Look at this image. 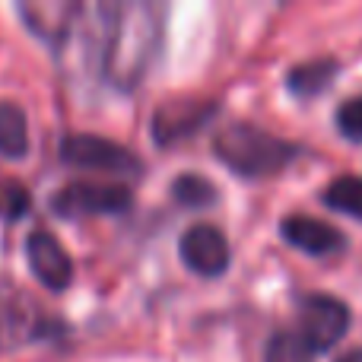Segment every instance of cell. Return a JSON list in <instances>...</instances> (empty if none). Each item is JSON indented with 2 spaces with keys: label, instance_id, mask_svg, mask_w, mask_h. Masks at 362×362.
I'll list each match as a JSON object with an SVG mask.
<instances>
[{
  "label": "cell",
  "instance_id": "6da1fadb",
  "mask_svg": "<svg viewBox=\"0 0 362 362\" xmlns=\"http://www.w3.org/2000/svg\"><path fill=\"white\" fill-rule=\"evenodd\" d=\"M163 6L150 0L112 4L99 57V70L108 86L121 93L140 86V80L163 48Z\"/></svg>",
  "mask_w": 362,
  "mask_h": 362
},
{
  "label": "cell",
  "instance_id": "7a4b0ae2",
  "mask_svg": "<svg viewBox=\"0 0 362 362\" xmlns=\"http://www.w3.org/2000/svg\"><path fill=\"white\" fill-rule=\"evenodd\" d=\"M213 153L238 178H270L299 156V146L261 131L257 124L235 121L213 137Z\"/></svg>",
  "mask_w": 362,
  "mask_h": 362
},
{
  "label": "cell",
  "instance_id": "3957f363",
  "mask_svg": "<svg viewBox=\"0 0 362 362\" xmlns=\"http://www.w3.org/2000/svg\"><path fill=\"white\" fill-rule=\"evenodd\" d=\"M134 194L121 181H70L51 197V210L64 219L76 216H108L131 210Z\"/></svg>",
  "mask_w": 362,
  "mask_h": 362
},
{
  "label": "cell",
  "instance_id": "277c9868",
  "mask_svg": "<svg viewBox=\"0 0 362 362\" xmlns=\"http://www.w3.org/2000/svg\"><path fill=\"white\" fill-rule=\"evenodd\" d=\"M57 150H61L64 163L80 165V169L115 172V175H137L144 169V163L127 146L108 137H95V134H67V137H61Z\"/></svg>",
  "mask_w": 362,
  "mask_h": 362
},
{
  "label": "cell",
  "instance_id": "5b68a950",
  "mask_svg": "<svg viewBox=\"0 0 362 362\" xmlns=\"http://www.w3.org/2000/svg\"><path fill=\"white\" fill-rule=\"evenodd\" d=\"M299 327L302 340L312 346L315 353H325L344 340L346 327H350V308L327 293H312L302 299L299 308Z\"/></svg>",
  "mask_w": 362,
  "mask_h": 362
},
{
  "label": "cell",
  "instance_id": "8992f818",
  "mask_svg": "<svg viewBox=\"0 0 362 362\" xmlns=\"http://www.w3.org/2000/svg\"><path fill=\"white\" fill-rule=\"evenodd\" d=\"M219 112L216 102L206 99H165L153 108L150 131L159 146H172L197 134L206 121H213Z\"/></svg>",
  "mask_w": 362,
  "mask_h": 362
},
{
  "label": "cell",
  "instance_id": "52a82bcc",
  "mask_svg": "<svg viewBox=\"0 0 362 362\" xmlns=\"http://www.w3.org/2000/svg\"><path fill=\"white\" fill-rule=\"evenodd\" d=\"M178 255L187 270L213 280L229 270V238L210 223H194L178 238Z\"/></svg>",
  "mask_w": 362,
  "mask_h": 362
},
{
  "label": "cell",
  "instance_id": "ba28073f",
  "mask_svg": "<svg viewBox=\"0 0 362 362\" xmlns=\"http://www.w3.org/2000/svg\"><path fill=\"white\" fill-rule=\"evenodd\" d=\"M25 261H29L35 280L51 293H61L74 283V261L51 232L35 229L25 235Z\"/></svg>",
  "mask_w": 362,
  "mask_h": 362
},
{
  "label": "cell",
  "instance_id": "9c48e42d",
  "mask_svg": "<svg viewBox=\"0 0 362 362\" xmlns=\"http://www.w3.org/2000/svg\"><path fill=\"white\" fill-rule=\"evenodd\" d=\"M16 13L29 25L32 35L61 48L70 38V32L76 29V23H80L83 4H67V0H25V4L16 6Z\"/></svg>",
  "mask_w": 362,
  "mask_h": 362
},
{
  "label": "cell",
  "instance_id": "30bf717a",
  "mask_svg": "<svg viewBox=\"0 0 362 362\" xmlns=\"http://www.w3.org/2000/svg\"><path fill=\"white\" fill-rule=\"evenodd\" d=\"M61 331H64L61 321L38 315L32 299H23V305L19 302L0 305V353L16 350V346H25L32 340H42L48 334H61Z\"/></svg>",
  "mask_w": 362,
  "mask_h": 362
},
{
  "label": "cell",
  "instance_id": "8fae6325",
  "mask_svg": "<svg viewBox=\"0 0 362 362\" xmlns=\"http://www.w3.org/2000/svg\"><path fill=\"white\" fill-rule=\"evenodd\" d=\"M280 235L286 238L293 248L305 251V255L325 257V255H337L346 248V235L340 229H334L331 223H321L315 216L305 213H293L280 223Z\"/></svg>",
  "mask_w": 362,
  "mask_h": 362
},
{
  "label": "cell",
  "instance_id": "7c38bea8",
  "mask_svg": "<svg viewBox=\"0 0 362 362\" xmlns=\"http://www.w3.org/2000/svg\"><path fill=\"white\" fill-rule=\"evenodd\" d=\"M337 76V61L331 57H315V61H305L299 67H293L286 74V86L296 99H315L321 95Z\"/></svg>",
  "mask_w": 362,
  "mask_h": 362
},
{
  "label": "cell",
  "instance_id": "4fadbf2b",
  "mask_svg": "<svg viewBox=\"0 0 362 362\" xmlns=\"http://www.w3.org/2000/svg\"><path fill=\"white\" fill-rule=\"evenodd\" d=\"M29 150V121L16 102H0V156L23 159Z\"/></svg>",
  "mask_w": 362,
  "mask_h": 362
},
{
  "label": "cell",
  "instance_id": "5bb4252c",
  "mask_svg": "<svg viewBox=\"0 0 362 362\" xmlns=\"http://www.w3.org/2000/svg\"><path fill=\"white\" fill-rule=\"evenodd\" d=\"M321 200H325L331 210L346 213V216H353V219H362V178L359 175L334 178L331 185L325 187Z\"/></svg>",
  "mask_w": 362,
  "mask_h": 362
},
{
  "label": "cell",
  "instance_id": "9a60e30c",
  "mask_svg": "<svg viewBox=\"0 0 362 362\" xmlns=\"http://www.w3.org/2000/svg\"><path fill=\"white\" fill-rule=\"evenodd\" d=\"M172 197L178 200L181 206H213L219 197L216 185L210 178L197 175V172H181V175L172 181Z\"/></svg>",
  "mask_w": 362,
  "mask_h": 362
},
{
  "label": "cell",
  "instance_id": "2e32d148",
  "mask_svg": "<svg viewBox=\"0 0 362 362\" xmlns=\"http://www.w3.org/2000/svg\"><path fill=\"white\" fill-rule=\"evenodd\" d=\"M264 362H315V350L302 340V334L280 331L267 340Z\"/></svg>",
  "mask_w": 362,
  "mask_h": 362
},
{
  "label": "cell",
  "instance_id": "e0dca14e",
  "mask_svg": "<svg viewBox=\"0 0 362 362\" xmlns=\"http://www.w3.org/2000/svg\"><path fill=\"white\" fill-rule=\"evenodd\" d=\"M32 194L19 181H0V216L4 219H19L29 213Z\"/></svg>",
  "mask_w": 362,
  "mask_h": 362
},
{
  "label": "cell",
  "instance_id": "ac0fdd59",
  "mask_svg": "<svg viewBox=\"0 0 362 362\" xmlns=\"http://www.w3.org/2000/svg\"><path fill=\"white\" fill-rule=\"evenodd\" d=\"M337 131L350 144H362V95H353L337 108Z\"/></svg>",
  "mask_w": 362,
  "mask_h": 362
},
{
  "label": "cell",
  "instance_id": "d6986e66",
  "mask_svg": "<svg viewBox=\"0 0 362 362\" xmlns=\"http://www.w3.org/2000/svg\"><path fill=\"white\" fill-rule=\"evenodd\" d=\"M337 362H362V346H356V350H350V353H344Z\"/></svg>",
  "mask_w": 362,
  "mask_h": 362
}]
</instances>
